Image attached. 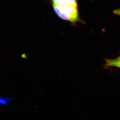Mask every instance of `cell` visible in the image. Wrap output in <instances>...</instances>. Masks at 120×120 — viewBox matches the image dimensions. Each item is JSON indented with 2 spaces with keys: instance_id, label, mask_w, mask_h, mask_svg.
Wrapping results in <instances>:
<instances>
[{
  "instance_id": "3957f363",
  "label": "cell",
  "mask_w": 120,
  "mask_h": 120,
  "mask_svg": "<svg viewBox=\"0 0 120 120\" xmlns=\"http://www.w3.org/2000/svg\"><path fill=\"white\" fill-rule=\"evenodd\" d=\"M14 101V99L9 98H5L1 96L0 102L1 106V109L2 110L5 109L8 106V101Z\"/></svg>"
},
{
  "instance_id": "277c9868",
  "label": "cell",
  "mask_w": 120,
  "mask_h": 120,
  "mask_svg": "<svg viewBox=\"0 0 120 120\" xmlns=\"http://www.w3.org/2000/svg\"><path fill=\"white\" fill-rule=\"evenodd\" d=\"M113 13L115 15H117L120 17V8L114 9Z\"/></svg>"
},
{
  "instance_id": "7a4b0ae2",
  "label": "cell",
  "mask_w": 120,
  "mask_h": 120,
  "mask_svg": "<svg viewBox=\"0 0 120 120\" xmlns=\"http://www.w3.org/2000/svg\"><path fill=\"white\" fill-rule=\"evenodd\" d=\"M105 65L107 67H116L120 68V56L115 59H106Z\"/></svg>"
},
{
  "instance_id": "6da1fadb",
  "label": "cell",
  "mask_w": 120,
  "mask_h": 120,
  "mask_svg": "<svg viewBox=\"0 0 120 120\" xmlns=\"http://www.w3.org/2000/svg\"><path fill=\"white\" fill-rule=\"evenodd\" d=\"M52 6L61 19L72 23L80 21L77 0H52Z\"/></svg>"
}]
</instances>
